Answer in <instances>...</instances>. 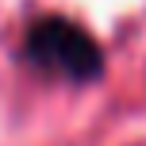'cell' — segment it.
I'll list each match as a JSON object with an SVG mask.
<instances>
[{
    "mask_svg": "<svg viewBox=\"0 0 146 146\" xmlns=\"http://www.w3.org/2000/svg\"><path fill=\"white\" fill-rule=\"evenodd\" d=\"M23 54H27V62L35 69L62 77V81H92L104 66L100 46L88 38V31H81L77 23L62 19V15L38 19L27 31Z\"/></svg>",
    "mask_w": 146,
    "mask_h": 146,
    "instance_id": "obj_1",
    "label": "cell"
}]
</instances>
